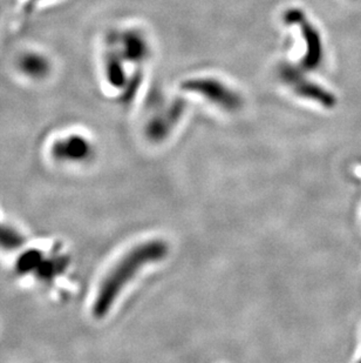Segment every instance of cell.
Instances as JSON below:
<instances>
[{"instance_id":"obj_5","label":"cell","mask_w":361,"mask_h":363,"mask_svg":"<svg viewBox=\"0 0 361 363\" xmlns=\"http://www.w3.org/2000/svg\"><path fill=\"white\" fill-rule=\"evenodd\" d=\"M282 72V79L296 92L298 96L314 100L325 107H332L336 104L333 94L327 92L326 89H321V86L316 85L310 80L305 79L303 76H298L297 72L284 66Z\"/></svg>"},{"instance_id":"obj_9","label":"cell","mask_w":361,"mask_h":363,"mask_svg":"<svg viewBox=\"0 0 361 363\" xmlns=\"http://www.w3.org/2000/svg\"><path fill=\"white\" fill-rule=\"evenodd\" d=\"M105 72L107 80L113 87L120 89L127 82L126 73L123 69L122 55L118 50L109 51L105 60Z\"/></svg>"},{"instance_id":"obj_11","label":"cell","mask_w":361,"mask_h":363,"mask_svg":"<svg viewBox=\"0 0 361 363\" xmlns=\"http://www.w3.org/2000/svg\"><path fill=\"white\" fill-rule=\"evenodd\" d=\"M38 1H40V0H31V1H30V4H28V6H31L32 4L38 3Z\"/></svg>"},{"instance_id":"obj_7","label":"cell","mask_w":361,"mask_h":363,"mask_svg":"<svg viewBox=\"0 0 361 363\" xmlns=\"http://www.w3.org/2000/svg\"><path fill=\"white\" fill-rule=\"evenodd\" d=\"M18 69L30 79H44L51 73V62L38 52H28L18 59Z\"/></svg>"},{"instance_id":"obj_10","label":"cell","mask_w":361,"mask_h":363,"mask_svg":"<svg viewBox=\"0 0 361 363\" xmlns=\"http://www.w3.org/2000/svg\"><path fill=\"white\" fill-rule=\"evenodd\" d=\"M25 239L13 227L0 223V248L7 252L18 250L24 245Z\"/></svg>"},{"instance_id":"obj_8","label":"cell","mask_w":361,"mask_h":363,"mask_svg":"<svg viewBox=\"0 0 361 363\" xmlns=\"http://www.w3.org/2000/svg\"><path fill=\"white\" fill-rule=\"evenodd\" d=\"M182 111H183V105H180V103H176L173 105L171 108H169V111L164 116H160L156 119H154L147 128L148 137L154 141L164 139V137L171 132V127H174L175 123H178V118L182 114Z\"/></svg>"},{"instance_id":"obj_3","label":"cell","mask_w":361,"mask_h":363,"mask_svg":"<svg viewBox=\"0 0 361 363\" xmlns=\"http://www.w3.org/2000/svg\"><path fill=\"white\" fill-rule=\"evenodd\" d=\"M285 16L287 17L284 18V21H287V24H297L299 26L302 35L306 43V55L302 60V65L305 69H316L321 65L324 55L319 32L299 10H290Z\"/></svg>"},{"instance_id":"obj_4","label":"cell","mask_w":361,"mask_h":363,"mask_svg":"<svg viewBox=\"0 0 361 363\" xmlns=\"http://www.w3.org/2000/svg\"><path fill=\"white\" fill-rule=\"evenodd\" d=\"M92 152V145L86 138L73 134L55 141L51 155L58 162H82L91 158Z\"/></svg>"},{"instance_id":"obj_6","label":"cell","mask_w":361,"mask_h":363,"mask_svg":"<svg viewBox=\"0 0 361 363\" xmlns=\"http://www.w3.org/2000/svg\"><path fill=\"white\" fill-rule=\"evenodd\" d=\"M120 48L122 58L130 62H142L149 55L148 41L142 33L137 31L123 32L119 38Z\"/></svg>"},{"instance_id":"obj_1","label":"cell","mask_w":361,"mask_h":363,"mask_svg":"<svg viewBox=\"0 0 361 363\" xmlns=\"http://www.w3.org/2000/svg\"><path fill=\"white\" fill-rule=\"evenodd\" d=\"M167 242L164 240H150L134 247L125 254L108 272L100 284L93 302V314L101 319L108 314L116 298H119L123 288L147 264L159 262L168 255Z\"/></svg>"},{"instance_id":"obj_2","label":"cell","mask_w":361,"mask_h":363,"mask_svg":"<svg viewBox=\"0 0 361 363\" xmlns=\"http://www.w3.org/2000/svg\"><path fill=\"white\" fill-rule=\"evenodd\" d=\"M183 89L188 92L201 94L210 103L215 104L216 106L221 107L225 111L231 112L239 110V107L242 106V99L239 94L224 85L223 82L212 78L188 80L187 82H184Z\"/></svg>"}]
</instances>
